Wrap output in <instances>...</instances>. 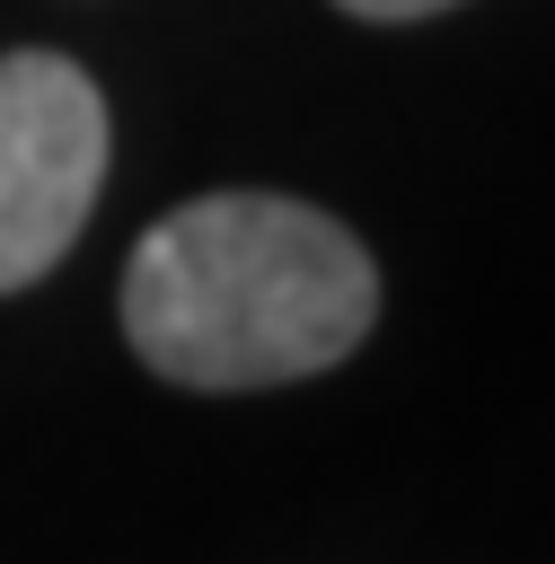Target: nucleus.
I'll return each instance as SVG.
<instances>
[{"label":"nucleus","mask_w":555,"mask_h":564,"mask_svg":"<svg viewBox=\"0 0 555 564\" xmlns=\"http://www.w3.org/2000/svg\"><path fill=\"white\" fill-rule=\"evenodd\" d=\"M379 317L370 247L291 194H203L123 264V335L176 388H282Z\"/></svg>","instance_id":"1"},{"label":"nucleus","mask_w":555,"mask_h":564,"mask_svg":"<svg viewBox=\"0 0 555 564\" xmlns=\"http://www.w3.org/2000/svg\"><path fill=\"white\" fill-rule=\"evenodd\" d=\"M106 185V97L70 53H0V291L44 282Z\"/></svg>","instance_id":"2"},{"label":"nucleus","mask_w":555,"mask_h":564,"mask_svg":"<svg viewBox=\"0 0 555 564\" xmlns=\"http://www.w3.org/2000/svg\"><path fill=\"white\" fill-rule=\"evenodd\" d=\"M335 9H352V18H432V9H458V0H335Z\"/></svg>","instance_id":"3"}]
</instances>
